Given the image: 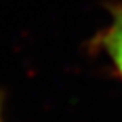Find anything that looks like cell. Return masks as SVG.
Here are the masks:
<instances>
[{"label":"cell","mask_w":122,"mask_h":122,"mask_svg":"<svg viewBox=\"0 0 122 122\" xmlns=\"http://www.w3.org/2000/svg\"><path fill=\"white\" fill-rule=\"evenodd\" d=\"M0 122H5L3 121V100H2V95H0Z\"/></svg>","instance_id":"2"},{"label":"cell","mask_w":122,"mask_h":122,"mask_svg":"<svg viewBox=\"0 0 122 122\" xmlns=\"http://www.w3.org/2000/svg\"><path fill=\"white\" fill-rule=\"evenodd\" d=\"M100 45L122 78V5L113 8V19L100 38Z\"/></svg>","instance_id":"1"}]
</instances>
